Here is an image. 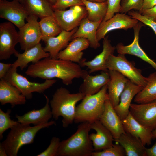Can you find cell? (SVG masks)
I'll use <instances>...</instances> for the list:
<instances>
[{
  "label": "cell",
  "instance_id": "obj_7",
  "mask_svg": "<svg viewBox=\"0 0 156 156\" xmlns=\"http://www.w3.org/2000/svg\"><path fill=\"white\" fill-rule=\"evenodd\" d=\"M106 66L108 70L118 71L136 84L144 87L146 84L147 77L144 76L141 70L135 67L124 55L118 54L117 56L110 55L107 60Z\"/></svg>",
  "mask_w": 156,
  "mask_h": 156
},
{
  "label": "cell",
  "instance_id": "obj_26",
  "mask_svg": "<svg viewBox=\"0 0 156 156\" xmlns=\"http://www.w3.org/2000/svg\"><path fill=\"white\" fill-rule=\"evenodd\" d=\"M26 98L20 91L4 79L0 81V102L2 105L9 103L12 107L24 104Z\"/></svg>",
  "mask_w": 156,
  "mask_h": 156
},
{
  "label": "cell",
  "instance_id": "obj_37",
  "mask_svg": "<svg viewBox=\"0 0 156 156\" xmlns=\"http://www.w3.org/2000/svg\"><path fill=\"white\" fill-rule=\"evenodd\" d=\"M60 139L56 137H53L47 148L37 156H57Z\"/></svg>",
  "mask_w": 156,
  "mask_h": 156
},
{
  "label": "cell",
  "instance_id": "obj_3",
  "mask_svg": "<svg viewBox=\"0 0 156 156\" xmlns=\"http://www.w3.org/2000/svg\"><path fill=\"white\" fill-rule=\"evenodd\" d=\"M90 123H81L76 131L68 139L60 142L57 156H92L94 151L89 138Z\"/></svg>",
  "mask_w": 156,
  "mask_h": 156
},
{
  "label": "cell",
  "instance_id": "obj_17",
  "mask_svg": "<svg viewBox=\"0 0 156 156\" xmlns=\"http://www.w3.org/2000/svg\"><path fill=\"white\" fill-rule=\"evenodd\" d=\"M90 128L96 133L89 134L94 151L98 152L107 148L113 144L114 138L110 131L99 120L90 123Z\"/></svg>",
  "mask_w": 156,
  "mask_h": 156
},
{
  "label": "cell",
  "instance_id": "obj_30",
  "mask_svg": "<svg viewBox=\"0 0 156 156\" xmlns=\"http://www.w3.org/2000/svg\"><path fill=\"white\" fill-rule=\"evenodd\" d=\"M147 78L146 85L135 97L136 103L149 102L156 100V72L150 74Z\"/></svg>",
  "mask_w": 156,
  "mask_h": 156
},
{
  "label": "cell",
  "instance_id": "obj_25",
  "mask_svg": "<svg viewBox=\"0 0 156 156\" xmlns=\"http://www.w3.org/2000/svg\"><path fill=\"white\" fill-rule=\"evenodd\" d=\"M110 79L108 71H103L101 74L95 75H90L89 73L83 79V81L79 87V92L84 97L95 94L108 84Z\"/></svg>",
  "mask_w": 156,
  "mask_h": 156
},
{
  "label": "cell",
  "instance_id": "obj_35",
  "mask_svg": "<svg viewBox=\"0 0 156 156\" xmlns=\"http://www.w3.org/2000/svg\"><path fill=\"white\" fill-rule=\"evenodd\" d=\"M144 0H121L119 12L126 14L133 9L138 12L142 9Z\"/></svg>",
  "mask_w": 156,
  "mask_h": 156
},
{
  "label": "cell",
  "instance_id": "obj_2",
  "mask_svg": "<svg viewBox=\"0 0 156 156\" xmlns=\"http://www.w3.org/2000/svg\"><path fill=\"white\" fill-rule=\"evenodd\" d=\"M84 97L79 92L72 94L63 87L57 88L50 101L53 118L57 120L62 116V126L67 127L74 121L76 104Z\"/></svg>",
  "mask_w": 156,
  "mask_h": 156
},
{
  "label": "cell",
  "instance_id": "obj_34",
  "mask_svg": "<svg viewBox=\"0 0 156 156\" xmlns=\"http://www.w3.org/2000/svg\"><path fill=\"white\" fill-rule=\"evenodd\" d=\"M126 156L125 150L122 146L118 143L102 151H94L92 156Z\"/></svg>",
  "mask_w": 156,
  "mask_h": 156
},
{
  "label": "cell",
  "instance_id": "obj_16",
  "mask_svg": "<svg viewBox=\"0 0 156 156\" xmlns=\"http://www.w3.org/2000/svg\"><path fill=\"white\" fill-rule=\"evenodd\" d=\"M103 50L99 54L91 61H86L85 59H83L79 64L81 66H87L89 70V74L100 70L108 71L106 66V61L109 56L113 54L116 47L112 45L108 36L103 38Z\"/></svg>",
  "mask_w": 156,
  "mask_h": 156
},
{
  "label": "cell",
  "instance_id": "obj_18",
  "mask_svg": "<svg viewBox=\"0 0 156 156\" xmlns=\"http://www.w3.org/2000/svg\"><path fill=\"white\" fill-rule=\"evenodd\" d=\"M143 88L129 80L127 83L120 96L119 103L114 107L116 112L122 121L126 118L129 113L130 106L133 99Z\"/></svg>",
  "mask_w": 156,
  "mask_h": 156
},
{
  "label": "cell",
  "instance_id": "obj_19",
  "mask_svg": "<svg viewBox=\"0 0 156 156\" xmlns=\"http://www.w3.org/2000/svg\"><path fill=\"white\" fill-rule=\"evenodd\" d=\"M90 46L88 40L82 38H77L72 41L59 53L57 58L78 63L83 59V50Z\"/></svg>",
  "mask_w": 156,
  "mask_h": 156
},
{
  "label": "cell",
  "instance_id": "obj_32",
  "mask_svg": "<svg viewBox=\"0 0 156 156\" xmlns=\"http://www.w3.org/2000/svg\"><path fill=\"white\" fill-rule=\"evenodd\" d=\"M39 23L42 34V40L56 36L62 30L54 16L42 18Z\"/></svg>",
  "mask_w": 156,
  "mask_h": 156
},
{
  "label": "cell",
  "instance_id": "obj_21",
  "mask_svg": "<svg viewBox=\"0 0 156 156\" xmlns=\"http://www.w3.org/2000/svg\"><path fill=\"white\" fill-rule=\"evenodd\" d=\"M46 102L44 107L38 110L29 111L22 116L16 115L17 122L21 124L29 125L31 124L34 126L42 125L48 122L49 120L53 117L51 109L49 104V99L44 94Z\"/></svg>",
  "mask_w": 156,
  "mask_h": 156
},
{
  "label": "cell",
  "instance_id": "obj_48",
  "mask_svg": "<svg viewBox=\"0 0 156 156\" xmlns=\"http://www.w3.org/2000/svg\"><path fill=\"white\" fill-rule=\"evenodd\" d=\"M20 3H23V0H18Z\"/></svg>",
  "mask_w": 156,
  "mask_h": 156
},
{
  "label": "cell",
  "instance_id": "obj_10",
  "mask_svg": "<svg viewBox=\"0 0 156 156\" xmlns=\"http://www.w3.org/2000/svg\"><path fill=\"white\" fill-rule=\"evenodd\" d=\"M54 17L62 30L70 31L79 27L81 21L87 17L85 7L76 5L67 10H55Z\"/></svg>",
  "mask_w": 156,
  "mask_h": 156
},
{
  "label": "cell",
  "instance_id": "obj_6",
  "mask_svg": "<svg viewBox=\"0 0 156 156\" xmlns=\"http://www.w3.org/2000/svg\"><path fill=\"white\" fill-rule=\"evenodd\" d=\"M5 80L17 88L27 99L32 97V93H41L52 86L57 81L54 79H46L43 83L31 82L18 73L17 68H10L4 78Z\"/></svg>",
  "mask_w": 156,
  "mask_h": 156
},
{
  "label": "cell",
  "instance_id": "obj_49",
  "mask_svg": "<svg viewBox=\"0 0 156 156\" xmlns=\"http://www.w3.org/2000/svg\"><path fill=\"white\" fill-rule=\"evenodd\" d=\"M155 21H156V20Z\"/></svg>",
  "mask_w": 156,
  "mask_h": 156
},
{
  "label": "cell",
  "instance_id": "obj_41",
  "mask_svg": "<svg viewBox=\"0 0 156 156\" xmlns=\"http://www.w3.org/2000/svg\"><path fill=\"white\" fill-rule=\"evenodd\" d=\"M12 67V64L0 62V79L4 78L6 74Z\"/></svg>",
  "mask_w": 156,
  "mask_h": 156
},
{
  "label": "cell",
  "instance_id": "obj_39",
  "mask_svg": "<svg viewBox=\"0 0 156 156\" xmlns=\"http://www.w3.org/2000/svg\"><path fill=\"white\" fill-rule=\"evenodd\" d=\"M121 0H107L108 8L106 15L102 21H105L112 17L115 13H119Z\"/></svg>",
  "mask_w": 156,
  "mask_h": 156
},
{
  "label": "cell",
  "instance_id": "obj_40",
  "mask_svg": "<svg viewBox=\"0 0 156 156\" xmlns=\"http://www.w3.org/2000/svg\"><path fill=\"white\" fill-rule=\"evenodd\" d=\"M138 12L153 20H156V5L151 8L143 10Z\"/></svg>",
  "mask_w": 156,
  "mask_h": 156
},
{
  "label": "cell",
  "instance_id": "obj_12",
  "mask_svg": "<svg viewBox=\"0 0 156 156\" xmlns=\"http://www.w3.org/2000/svg\"><path fill=\"white\" fill-rule=\"evenodd\" d=\"M139 21L126 14L116 13L109 19L101 22L96 32L97 39L99 42L108 32L114 30L133 28Z\"/></svg>",
  "mask_w": 156,
  "mask_h": 156
},
{
  "label": "cell",
  "instance_id": "obj_33",
  "mask_svg": "<svg viewBox=\"0 0 156 156\" xmlns=\"http://www.w3.org/2000/svg\"><path fill=\"white\" fill-rule=\"evenodd\" d=\"M11 110L8 109L6 112L0 109V139L2 140L3 133L7 129L11 128L19 123L17 121L12 120L10 114Z\"/></svg>",
  "mask_w": 156,
  "mask_h": 156
},
{
  "label": "cell",
  "instance_id": "obj_9",
  "mask_svg": "<svg viewBox=\"0 0 156 156\" xmlns=\"http://www.w3.org/2000/svg\"><path fill=\"white\" fill-rule=\"evenodd\" d=\"M19 42V36L14 25L10 22L0 24V60H6L18 52L15 46Z\"/></svg>",
  "mask_w": 156,
  "mask_h": 156
},
{
  "label": "cell",
  "instance_id": "obj_13",
  "mask_svg": "<svg viewBox=\"0 0 156 156\" xmlns=\"http://www.w3.org/2000/svg\"><path fill=\"white\" fill-rule=\"evenodd\" d=\"M129 111L142 125L152 131L156 129V100L146 103L131 104Z\"/></svg>",
  "mask_w": 156,
  "mask_h": 156
},
{
  "label": "cell",
  "instance_id": "obj_27",
  "mask_svg": "<svg viewBox=\"0 0 156 156\" xmlns=\"http://www.w3.org/2000/svg\"><path fill=\"white\" fill-rule=\"evenodd\" d=\"M102 21L94 22L86 17L81 21L79 28L73 36L72 39L82 38L88 40L90 46L96 49L100 46V44L96 38L97 29Z\"/></svg>",
  "mask_w": 156,
  "mask_h": 156
},
{
  "label": "cell",
  "instance_id": "obj_11",
  "mask_svg": "<svg viewBox=\"0 0 156 156\" xmlns=\"http://www.w3.org/2000/svg\"><path fill=\"white\" fill-rule=\"evenodd\" d=\"M29 14L24 5L18 0H0V17L12 23L18 29L25 23Z\"/></svg>",
  "mask_w": 156,
  "mask_h": 156
},
{
  "label": "cell",
  "instance_id": "obj_1",
  "mask_svg": "<svg viewBox=\"0 0 156 156\" xmlns=\"http://www.w3.org/2000/svg\"><path fill=\"white\" fill-rule=\"evenodd\" d=\"M81 66L74 62L49 57L30 65L25 73L31 77L46 80L60 79L63 83L68 85L72 83L74 79H83L89 73Z\"/></svg>",
  "mask_w": 156,
  "mask_h": 156
},
{
  "label": "cell",
  "instance_id": "obj_36",
  "mask_svg": "<svg viewBox=\"0 0 156 156\" xmlns=\"http://www.w3.org/2000/svg\"><path fill=\"white\" fill-rule=\"evenodd\" d=\"M128 12V14L132 18L151 27L156 36V21L142 15L137 11L132 10Z\"/></svg>",
  "mask_w": 156,
  "mask_h": 156
},
{
  "label": "cell",
  "instance_id": "obj_23",
  "mask_svg": "<svg viewBox=\"0 0 156 156\" xmlns=\"http://www.w3.org/2000/svg\"><path fill=\"white\" fill-rule=\"evenodd\" d=\"M110 80L108 84V95L109 100L114 107L119 103L120 97L129 79L119 72L108 70Z\"/></svg>",
  "mask_w": 156,
  "mask_h": 156
},
{
  "label": "cell",
  "instance_id": "obj_20",
  "mask_svg": "<svg viewBox=\"0 0 156 156\" xmlns=\"http://www.w3.org/2000/svg\"><path fill=\"white\" fill-rule=\"evenodd\" d=\"M77 27L70 31L62 30L57 36L42 39L45 44L43 49L50 54V57L57 58L59 52L65 49L72 39L73 34L78 29Z\"/></svg>",
  "mask_w": 156,
  "mask_h": 156
},
{
  "label": "cell",
  "instance_id": "obj_42",
  "mask_svg": "<svg viewBox=\"0 0 156 156\" xmlns=\"http://www.w3.org/2000/svg\"><path fill=\"white\" fill-rule=\"evenodd\" d=\"M156 5V0H144L142 10L151 8Z\"/></svg>",
  "mask_w": 156,
  "mask_h": 156
},
{
  "label": "cell",
  "instance_id": "obj_29",
  "mask_svg": "<svg viewBox=\"0 0 156 156\" xmlns=\"http://www.w3.org/2000/svg\"><path fill=\"white\" fill-rule=\"evenodd\" d=\"M22 4L29 14L40 18L47 16L54 17V11L48 0H23Z\"/></svg>",
  "mask_w": 156,
  "mask_h": 156
},
{
  "label": "cell",
  "instance_id": "obj_14",
  "mask_svg": "<svg viewBox=\"0 0 156 156\" xmlns=\"http://www.w3.org/2000/svg\"><path fill=\"white\" fill-rule=\"evenodd\" d=\"M144 24L139 21L133 28L134 39L133 42L128 45H124L122 43H118L116 49L119 54H129L136 56L150 65L156 71V62L149 57L140 47L139 42V34L142 27Z\"/></svg>",
  "mask_w": 156,
  "mask_h": 156
},
{
  "label": "cell",
  "instance_id": "obj_15",
  "mask_svg": "<svg viewBox=\"0 0 156 156\" xmlns=\"http://www.w3.org/2000/svg\"><path fill=\"white\" fill-rule=\"evenodd\" d=\"M99 120L111 133L114 141L125 132L122 121L110 102L108 96L105 101L104 111Z\"/></svg>",
  "mask_w": 156,
  "mask_h": 156
},
{
  "label": "cell",
  "instance_id": "obj_5",
  "mask_svg": "<svg viewBox=\"0 0 156 156\" xmlns=\"http://www.w3.org/2000/svg\"><path fill=\"white\" fill-rule=\"evenodd\" d=\"M107 84L95 94L85 96L76 106L74 121L76 123H92L99 120L103 113L108 97Z\"/></svg>",
  "mask_w": 156,
  "mask_h": 156
},
{
  "label": "cell",
  "instance_id": "obj_31",
  "mask_svg": "<svg viewBox=\"0 0 156 156\" xmlns=\"http://www.w3.org/2000/svg\"><path fill=\"white\" fill-rule=\"evenodd\" d=\"M88 12L87 18L92 21H102L105 18L107 10V1L103 2H92L86 0H81Z\"/></svg>",
  "mask_w": 156,
  "mask_h": 156
},
{
  "label": "cell",
  "instance_id": "obj_47",
  "mask_svg": "<svg viewBox=\"0 0 156 156\" xmlns=\"http://www.w3.org/2000/svg\"><path fill=\"white\" fill-rule=\"evenodd\" d=\"M48 1L52 6L55 4L57 0H48Z\"/></svg>",
  "mask_w": 156,
  "mask_h": 156
},
{
  "label": "cell",
  "instance_id": "obj_28",
  "mask_svg": "<svg viewBox=\"0 0 156 156\" xmlns=\"http://www.w3.org/2000/svg\"><path fill=\"white\" fill-rule=\"evenodd\" d=\"M114 141L124 148L126 156H146V148L140 139L125 132Z\"/></svg>",
  "mask_w": 156,
  "mask_h": 156
},
{
  "label": "cell",
  "instance_id": "obj_24",
  "mask_svg": "<svg viewBox=\"0 0 156 156\" xmlns=\"http://www.w3.org/2000/svg\"><path fill=\"white\" fill-rule=\"evenodd\" d=\"M14 55L17 59L12 64V66L17 68L19 67L21 70L27 66L28 64L30 62L34 64L43 59L50 57L49 53L44 50L40 43L25 51L22 53L18 52Z\"/></svg>",
  "mask_w": 156,
  "mask_h": 156
},
{
  "label": "cell",
  "instance_id": "obj_46",
  "mask_svg": "<svg viewBox=\"0 0 156 156\" xmlns=\"http://www.w3.org/2000/svg\"><path fill=\"white\" fill-rule=\"evenodd\" d=\"M88 1L97 2H103L107 1V0H86Z\"/></svg>",
  "mask_w": 156,
  "mask_h": 156
},
{
  "label": "cell",
  "instance_id": "obj_43",
  "mask_svg": "<svg viewBox=\"0 0 156 156\" xmlns=\"http://www.w3.org/2000/svg\"><path fill=\"white\" fill-rule=\"evenodd\" d=\"M146 156H156V140L155 144L151 148H146Z\"/></svg>",
  "mask_w": 156,
  "mask_h": 156
},
{
  "label": "cell",
  "instance_id": "obj_22",
  "mask_svg": "<svg viewBox=\"0 0 156 156\" xmlns=\"http://www.w3.org/2000/svg\"><path fill=\"white\" fill-rule=\"evenodd\" d=\"M122 123L125 132L140 139L144 146L151 144L152 130L138 122L130 112Z\"/></svg>",
  "mask_w": 156,
  "mask_h": 156
},
{
  "label": "cell",
  "instance_id": "obj_45",
  "mask_svg": "<svg viewBox=\"0 0 156 156\" xmlns=\"http://www.w3.org/2000/svg\"><path fill=\"white\" fill-rule=\"evenodd\" d=\"M152 139L156 138V129L152 131Z\"/></svg>",
  "mask_w": 156,
  "mask_h": 156
},
{
  "label": "cell",
  "instance_id": "obj_44",
  "mask_svg": "<svg viewBox=\"0 0 156 156\" xmlns=\"http://www.w3.org/2000/svg\"><path fill=\"white\" fill-rule=\"evenodd\" d=\"M0 156H7L5 149L0 144Z\"/></svg>",
  "mask_w": 156,
  "mask_h": 156
},
{
  "label": "cell",
  "instance_id": "obj_4",
  "mask_svg": "<svg viewBox=\"0 0 156 156\" xmlns=\"http://www.w3.org/2000/svg\"><path fill=\"white\" fill-rule=\"evenodd\" d=\"M55 123V121H51L33 127L19 123L11 129L6 139L0 144L5 149L7 156H16L21 146L33 142L36 134L40 130Z\"/></svg>",
  "mask_w": 156,
  "mask_h": 156
},
{
  "label": "cell",
  "instance_id": "obj_38",
  "mask_svg": "<svg viewBox=\"0 0 156 156\" xmlns=\"http://www.w3.org/2000/svg\"><path fill=\"white\" fill-rule=\"evenodd\" d=\"M76 5L84 6V5L81 0H57L52 7L54 11L65 10L68 7Z\"/></svg>",
  "mask_w": 156,
  "mask_h": 156
},
{
  "label": "cell",
  "instance_id": "obj_8",
  "mask_svg": "<svg viewBox=\"0 0 156 156\" xmlns=\"http://www.w3.org/2000/svg\"><path fill=\"white\" fill-rule=\"evenodd\" d=\"M38 17L29 14L27 22L19 29V42L21 50L25 51L40 43L42 36L38 19Z\"/></svg>",
  "mask_w": 156,
  "mask_h": 156
}]
</instances>
